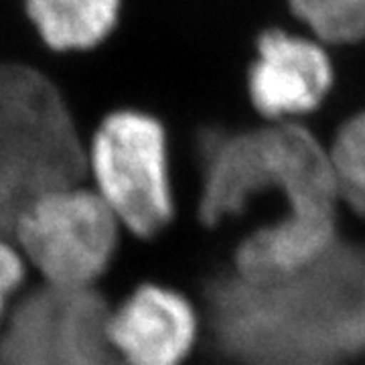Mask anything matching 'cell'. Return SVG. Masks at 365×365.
<instances>
[{"label":"cell","mask_w":365,"mask_h":365,"mask_svg":"<svg viewBox=\"0 0 365 365\" xmlns=\"http://www.w3.org/2000/svg\"><path fill=\"white\" fill-rule=\"evenodd\" d=\"M122 225L90 185L76 182L33 197L11 237L43 284L93 288L112 266Z\"/></svg>","instance_id":"5"},{"label":"cell","mask_w":365,"mask_h":365,"mask_svg":"<svg viewBox=\"0 0 365 365\" xmlns=\"http://www.w3.org/2000/svg\"><path fill=\"white\" fill-rule=\"evenodd\" d=\"M86 177V146L59 90L37 69L0 66V234L33 197Z\"/></svg>","instance_id":"3"},{"label":"cell","mask_w":365,"mask_h":365,"mask_svg":"<svg viewBox=\"0 0 365 365\" xmlns=\"http://www.w3.org/2000/svg\"><path fill=\"white\" fill-rule=\"evenodd\" d=\"M335 67L321 41L284 29H264L248 67L252 106L268 122H297L327 100Z\"/></svg>","instance_id":"7"},{"label":"cell","mask_w":365,"mask_h":365,"mask_svg":"<svg viewBox=\"0 0 365 365\" xmlns=\"http://www.w3.org/2000/svg\"><path fill=\"white\" fill-rule=\"evenodd\" d=\"M122 0H26V14L55 51L91 49L112 33Z\"/></svg>","instance_id":"9"},{"label":"cell","mask_w":365,"mask_h":365,"mask_svg":"<svg viewBox=\"0 0 365 365\" xmlns=\"http://www.w3.org/2000/svg\"><path fill=\"white\" fill-rule=\"evenodd\" d=\"M91 189L124 232L155 237L175 215L169 138L157 118L138 110L106 116L86 148Z\"/></svg>","instance_id":"4"},{"label":"cell","mask_w":365,"mask_h":365,"mask_svg":"<svg viewBox=\"0 0 365 365\" xmlns=\"http://www.w3.org/2000/svg\"><path fill=\"white\" fill-rule=\"evenodd\" d=\"M329 157L341 203L365 217V110L337 130Z\"/></svg>","instance_id":"11"},{"label":"cell","mask_w":365,"mask_h":365,"mask_svg":"<svg viewBox=\"0 0 365 365\" xmlns=\"http://www.w3.org/2000/svg\"><path fill=\"white\" fill-rule=\"evenodd\" d=\"M311 37L323 45H355L365 41V0H287Z\"/></svg>","instance_id":"10"},{"label":"cell","mask_w":365,"mask_h":365,"mask_svg":"<svg viewBox=\"0 0 365 365\" xmlns=\"http://www.w3.org/2000/svg\"><path fill=\"white\" fill-rule=\"evenodd\" d=\"M262 199L280 215L254 230L235 252L246 278L299 270L337 242L341 199L329 148L299 122L246 130H211L201 140L199 217L217 225Z\"/></svg>","instance_id":"1"},{"label":"cell","mask_w":365,"mask_h":365,"mask_svg":"<svg viewBox=\"0 0 365 365\" xmlns=\"http://www.w3.org/2000/svg\"><path fill=\"white\" fill-rule=\"evenodd\" d=\"M108 333L124 365H182L199 337V314L179 290L148 282L110 307Z\"/></svg>","instance_id":"8"},{"label":"cell","mask_w":365,"mask_h":365,"mask_svg":"<svg viewBox=\"0 0 365 365\" xmlns=\"http://www.w3.org/2000/svg\"><path fill=\"white\" fill-rule=\"evenodd\" d=\"M29 264L9 234H0V327L26 290Z\"/></svg>","instance_id":"12"},{"label":"cell","mask_w":365,"mask_h":365,"mask_svg":"<svg viewBox=\"0 0 365 365\" xmlns=\"http://www.w3.org/2000/svg\"><path fill=\"white\" fill-rule=\"evenodd\" d=\"M100 288H26L0 327V365H124Z\"/></svg>","instance_id":"6"},{"label":"cell","mask_w":365,"mask_h":365,"mask_svg":"<svg viewBox=\"0 0 365 365\" xmlns=\"http://www.w3.org/2000/svg\"><path fill=\"white\" fill-rule=\"evenodd\" d=\"M207 313L235 365L347 364L365 353V248L337 240L288 274H223L209 287Z\"/></svg>","instance_id":"2"}]
</instances>
